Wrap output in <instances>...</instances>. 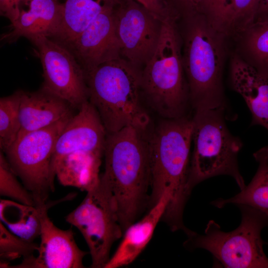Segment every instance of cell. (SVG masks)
<instances>
[{
  "instance_id": "1",
  "label": "cell",
  "mask_w": 268,
  "mask_h": 268,
  "mask_svg": "<svg viewBox=\"0 0 268 268\" xmlns=\"http://www.w3.org/2000/svg\"><path fill=\"white\" fill-rule=\"evenodd\" d=\"M192 118L163 119L149 134L150 193L147 209L165 194L169 201L161 220L173 232L188 229L183 212L191 194L189 188L190 149L192 142Z\"/></svg>"
},
{
  "instance_id": "2",
  "label": "cell",
  "mask_w": 268,
  "mask_h": 268,
  "mask_svg": "<svg viewBox=\"0 0 268 268\" xmlns=\"http://www.w3.org/2000/svg\"><path fill=\"white\" fill-rule=\"evenodd\" d=\"M147 131L128 126L107 134L101 175L112 190L124 233L147 208L150 166Z\"/></svg>"
},
{
  "instance_id": "3",
  "label": "cell",
  "mask_w": 268,
  "mask_h": 268,
  "mask_svg": "<svg viewBox=\"0 0 268 268\" xmlns=\"http://www.w3.org/2000/svg\"><path fill=\"white\" fill-rule=\"evenodd\" d=\"M182 61L191 106L226 109L223 70L227 35L204 14L182 18Z\"/></svg>"
},
{
  "instance_id": "4",
  "label": "cell",
  "mask_w": 268,
  "mask_h": 268,
  "mask_svg": "<svg viewBox=\"0 0 268 268\" xmlns=\"http://www.w3.org/2000/svg\"><path fill=\"white\" fill-rule=\"evenodd\" d=\"M141 70L119 58L86 73L88 101L107 134L133 126L148 129L150 118L141 100Z\"/></svg>"
},
{
  "instance_id": "5",
  "label": "cell",
  "mask_w": 268,
  "mask_h": 268,
  "mask_svg": "<svg viewBox=\"0 0 268 268\" xmlns=\"http://www.w3.org/2000/svg\"><path fill=\"white\" fill-rule=\"evenodd\" d=\"M182 50L177 22H163L156 49L141 70V93L163 119L186 116L191 105Z\"/></svg>"
},
{
  "instance_id": "6",
  "label": "cell",
  "mask_w": 268,
  "mask_h": 268,
  "mask_svg": "<svg viewBox=\"0 0 268 268\" xmlns=\"http://www.w3.org/2000/svg\"><path fill=\"white\" fill-rule=\"evenodd\" d=\"M223 108L194 110L189 188L219 175H228L240 190L246 186L238 165V156L243 143L227 128Z\"/></svg>"
},
{
  "instance_id": "7",
  "label": "cell",
  "mask_w": 268,
  "mask_h": 268,
  "mask_svg": "<svg viewBox=\"0 0 268 268\" xmlns=\"http://www.w3.org/2000/svg\"><path fill=\"white\" fill-rule=\"evenodd\" d=\"M241 221L235 229L224 232L215 221L206 224L203 234L189 229L184 246L189 250L202 249L213 256L214 266L228 268H268L261 231L268 226V218L247 205L237 206Z\"/></svg>"
},
{
  "instance_id": "8",
  "label": "cell",
  "mask_w": 268,
  "mask_h": 268,
  "mask_svg": "<svg viewBox=\"0 0 268 268\" xmlns=\"http://www.w3.org/2000/svg\"><path fill=\"white\" fill-rule=\"evenodd\" d=\"M74 115L22 135L3 152L14 172L32 194L35 206L46 203L50 194L55 191V178L51 167L55 145Z\"/></svg>"
},
{
  "instance_id": "9",
  "label": "cell",
  "mask_w": 268,
  "mask_h": 268,
  "mask_svg": "<svg viewBox=\"0 0 268 268\" xmlns=\"http://www.w3.org/2000/svg\"><path fill=\"white\" fill-rule=\"evenodd\" d=\"M86 193L65 220L76 227L85 240L91 258V268H104L113 244L123 237L124 231L112 190L101 174L98 184Z\"/></svg>"
},
{
  "instance_id": "10",
  "label": "cell",
  "mask_w": 268,
  "mask_h": 268,
  "mask_svg": "<svg viewBox=\"0 0 268 268\" xmlns=\"http://www.w3.org/2000/svg\"><path fill=\"white\" fill-rule=\"evenodd\" d=\"M112 12L121 58L142 70L156 49L163 22L135 0H113Z\"/></svg>"
},
{
  "instance_id": "11",
  "label": "cell",
  "mask_w": 268,
  "mask_h": 268,
  "mask_svg": "<svg viewBox=\"0 0 268 268\" xmlns=\"http://www.w3.org/2000/svg\"><path fill=\"white\" fill-rule=\"evenodd\" d=\"M36 46L43 68L42 87L78 110L88 101L85 72L66 46L47 37L30 40Z\"/></svg>"
},
{
  "instance_id": "12",
  "label": "cell",
  "mask_w": 268,
  "mask_h": 268,
  "mask_svg": "<svg viewBox=\"0 0 268 268\" xmlns=\"http://www.w3.org/2000/svg\"><path fill=\"white\" fill-rule=\"evenodd\" d=\"M51 203L37 206L40 210V242L34 254L22 259L13 268H83L84 257L88 253L76 243L71 228L57 227L48 215Z\"/></svg>"
},
{
  "instance_id": "13",
  "label": "cell",
  "mask_w": 268,
  "mask_h": 268,
  "mask_svg": "<svg viewBox=\"0 0 268 268\" xmlns=\"http://www.w3.org/2000/svg\"><path fill=\"white\" fill-rule=\"evenodd\" d=\"M113 2L67 48L85 73L106 62L121 58L113 19Z\"/></svg>"
},
{
  "instance_id": "14",
  "label": "cell",
  "mask_w": 268,
  "mask_h": 268,
  "mask_svg": "<svg viewBox=\"0 0 268 268\" xmlns=\"http://www.w3.org/2000/svg\"><path fill=\"white\" fill-rule=\"evenodd\" d=\"M107 134L95 107L89 101L85 102L70 118L59 136L53 156L52 169L58 160L74 151L104 155Z\"/></svg>"
},
{
  "instance_id": "15",
  "label": "cell",
  "mask_w": 268,
  "mask_h": 268,
  "mask_svg": "<svg viewBox=\"0 0 268 268\" xmlns=\"http://www.w3.org/2000/svg\"><path fill=\"white\" fill-rule=\"evenodd\" d=\"M27 10L21 9L18 18L3 34L1 41L11 43L24 37L32 40L47 37L53 39L59 32L63 18V3L57 0H31Z\"/></svg>"
},
{
  "instance_id": "16",
  "label": "cell",
  "mask_w": 268,
  "mask_h": 268,
  "mask_svg": "<svg viewBox=\"0 0 268 268\" xmlns=\"http://www.w3.org/2000/svg\"><path fill=\"white\" fill-rule=\"evenodd\" d=\"M75 109L67 101L42 87L34 92L21 90L20 129L17 138L74 115Z\"/></svg>"
},
{
  "instance_id": "17",
  "label": "cell",
  "mask_w": 268,
  "mask_h": 268,
  "mask_svg": "<svg viewBox=\"0 0 268 268\" xmlns=\"http://www.w3.org/2000/svg\"><path fill=\"white\" fill-rule=\"evenodd\" d=\"M230 78L233 89L243 97L251 113V126H261L268 131V78L236 53L231 57Z\"/></svg>"
},
{
  "instance_id": "18",
  "label": "cell",
  "mask_w": 268,
  "mask_h": 268,
  "mask_svg": "<svg viewBox=\"0 0 268 268\" xmlns=\"http://www.w3.org/2000/svg\"><path fill=\"white\" fill-rule=\"evenodd\" d=\"M169 197L165 194L140 220L124 231L122 241L104 268H119L132 263L144 250L166 210Z\"/></svg>"
},
{
  "instance_id": "19",
  "label": "cell",
  "mask_w": 268,
  "mask_h": 268,
  "mask_svg": "<svg viewBox=\"0 0 268 268\" xmlns=\"http://www.w3.org/2000/svg\"><path fill=\"white\" fill-rule=\"evenodd\" d=\"M103 154L76 151L58 160L52 173L64 186L73 187L87 192L99 183Z\"/></svg>"
},
{
  "instance_id": "20",
  "label": "cell",
  "mask_w": 268,
  "mask_h": 268,
  "mask_svg": "<svg viewBox=\"0 0 268 268\" xmlns=\"http://www.w3.org/2000/svg\"><path fill=\"white\" fill-rule=\"evenodd\" d=\"M113 0H66L60 30L52 39L67 47Z\"/></svg>"
},
{
  "instance_id": "21",
  "label": "cell",
  "mask_w": 268,
  "mask_h": 268,
  "mask_svg": "<svg viewBox=\"0 0 268 268\" xmlns=\"http://www.w3.org/2000/svg\"><path fill=\"white\" fill-rule=\"evenodd\" d=\"M253 156L258 167L249 184L233 197L218 199L211 204L218 208L228 204L249 206L261 212L268 219V146L260 149Z\"/></svg>"
},
{
  "instance_id": "22",
  "label": "cell",
  "mask_w": 268,
  "mask_h": 268,
  "mask_svg": "<svg viewBox=\"0 0 268 268\" xmlns=\"http://www.w3.org/2000/svg\"><path fill=\"white\" fill-rule=\"evenodd\" d=\"M235 37L238 41L236 53L268 78V19L254 20Z\"/></svg>"
},
{
  "instance_id": "23",
  "label": "cell",
  "mask_w": 268,
  "mask_h": 268,
  "mask_svg": "<svg viewBox=\"0 0 268 268\" xmlns=\"http://www.w3.org/2000/svg\"><path fill=\"white\" fill-rule=\"evenodd\" d=\"M0 218L11 232L26 241L34 242L40 236V210L38 206L1 199Z\"/></svg>"
},
{
  "instance_id": "24",
  "label": "cell",
  "mask_w": 268,
  "mask_h": 268,
  "mask_svg": "<svg viewBox=\"0 0 268 268\" xmlns=\"http://www.w3.org/2000/svg\"><path fill=\"white\" fill-rule=\"evenodd\" d=\"M21 90L0 99V149L5 152L14 142L20 129Z\"/></svg>"
},
{
  "instance_id": "25",
  "label": "cell",
  "mask_w": 268,
  "mask_h": 268,
  "mask_svg": "<svg viewBox=\"0 0 268 268\" xmlns=\"http://www.w3.org/2000/svg\"><path fill=\"white\" fill-rule=\"evenodd\" d=\"M38 247L34 242L26 241L13 233L0 221V268H8L11 261L33 255Z\"/></svg>"
},
{
  "instance_id": "26",
  "label": "cell",
  "mask_w": 268,
  "mask_h": 268,
  "mask_svg": "<svg viewBox=\"0 0 268 268\" xmlns=\"http://www.w3.org/2000/svg\"><path fill=\"white\" fill-rule=\"evenodd\" d=\"M18 176L0 150V195L15 201L35 206L30 192L18 180Z\"/></svg>"
},
{
  "instance_id": "27",
  "label": "cell",
  "mask_w": 268,
  "mask_h": 268,
  "mask_svg": "<svg viewBox=\"0 0 268 268\" xmlns=\"http://www.w3.org/2000/svg\"><path fill=\"white\" fill-rule=\"evenodd\" d=\"M259 0H234L228 35L236 36L255 20Z\"/></svg>"
},
{
  "instance_id": "28",
  "label": "cell",
  "mask_w": 268,
  "mask_h": 268,
  "mask_svg": "<svg viewBox=\"0 0 268 268\" xmlns=\"http://www.w3.org/2000/svg\"><path fill=\"white\" fill-rule=\"evenodd\" d=\"M234 0H207L205 16L218 30L228 36Z\"/></svg>"
},
{
  "instance_id": "29",
  "label": "cell",
  "mask_w": 268,
  "mask_h": 268,
  "mask_svg": "<svg viewBox=\"0 0 268 268\" xmlns=\"http://www.w3.org/2000/svg\"><path fill=\"white\" fill-rule=\"evenodd\" d=\"M162 22H178L180 15L170 0H135Z\"/></svg>"
},
{
  "instance_id": "30",
  "label": "cell",
  "mask_w": 268,
  "mask_h": 268,
  "mask_svg": "<svg viewBox=\"0 0 268 268\" xmlns=\"http://www.w3.org/2000/svg\"><path fill=\"white\" fill-rule=\"evenodd\" d=\"M181 18L199 14L205 15L207 0H170Z\"/></svg>"
},
{
  "instance_id": "31",
  "label": "cell",
  "mask_w": 268,
  "mask_h": 268,
  "mask_svg": "<svg viewBox=\"0 0 268 268\" xmlns=\"http://www.w3.org/2000/svg\"><path fill=\"white\" fill-rule=\"evenodd\" d=\"M21 0H0V13L14 23L19 17L20 13Z\"/></svg>"
},
{
  "instance_id": "32",
  "label": "cell",
  "mask_w": 268,
  "mask_h": 268,
  "mask_svg": "<svg viewBox=\"0 0 268 268\" xmlns=\"http://www.w3.org/2000/svg\"><path fill=\"white\" fill-rule=\"evenodd\" d=\"M268 19V0H259L255 20Z\"/></svg>"
}]
</instances>
